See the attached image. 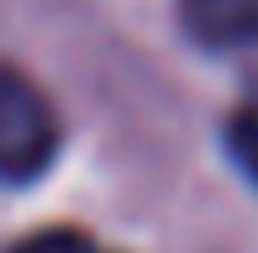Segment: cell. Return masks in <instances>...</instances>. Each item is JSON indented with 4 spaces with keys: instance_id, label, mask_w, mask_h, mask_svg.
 Returning a JSON list of instances; mask_svg holds the SVG:
<instances>
[{
    "instance_id": "277c9868",
    "label": "cell",
    "mask_w": 258,
    "mask_h": 253,
    "mask_svg": "<svg viewBox=\"0 0 258 253\" xmlns=\"http://www.w3.org/2000/svg\"><path fill=\"white\" fill-rule=\"evenodd\" d=\"M6 253H111V248H100L95 237H85V232L53 227V232H32V237H21V243L6 248Z\"/></svg>"
},
{
    "instance_id": "6da1fadb",
    "label": "cell",
    "mask_w": 258,
    "mask_h": 253,
    "mask_svg": "<svg viewBox=\"0 0 258 253\" xmlns=\"http://www.w3.org/2000/svg\"><path fill=\"white\" fill-rule=\"evenodd\" d=\"M58 158V116L27 74L0 64V185H32Z\"/></svg>"
},
{
    "instance_id": "3957f363",
    "label": "cell",
    "mask_w": 258,
    "mask_h": 253,
    "mask_svg": "<svg viewBox=\"0 0 258 253\" xmlns=\"http://www.w3.org/2000/svg\"><path fill=\"white\" fill-rule=\"evenodd\" d=\"M227 148H232V158H237V169L258 185V100H248V106L227 121Z\"/></svg>"
},
{
    "instance_id": "7a4b0ae2",
    "label": "cell",
    "mask_w": 258,
    "mask_h": 253,
    "mask_svg": "<svg viewBox=\"0 0 258 253\" xmlns=\"http://www.w3.org/2000/svg\"><path fill=\"white\" fill-rule=\"evenodd\" d=\"M179 21L201 48L216 53L258 42V0H179Z\"/></svg>"
}]
</instances>
